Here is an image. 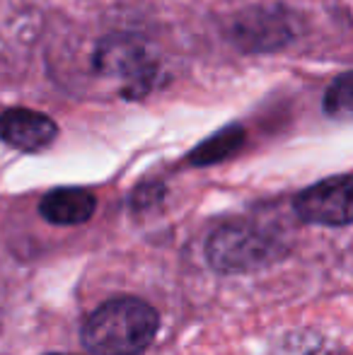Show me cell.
Returning <instances> with one entry per match:
<instances>
[{
	"mask_svg": "<svg viewBox=\"0 0 353 355\" xmlns=\"http://www.w3.org/2000/svg\"><path fill=\"white\" fill-rule=\"evenodd\" d=\"M160 317L138 297L104 302L83 327V343L92 355H138L153 343Z\"/></svg>",
	"mask_w": 353,
	"mask_h": 355,
	"instance_id": "6da1fadb",
	"label": "cell"
},
{
	"mask_svg": "<svg viewBox=\"0 0 353 355\" xmlns=\"http://www.w3.org/2000/svg\"><path fill=\"white\" fill-rule=\"evenodd\" d=\"M208 261L221 273H242L271 259L273 242L252 225H225L208 239Z\"/></svg>",
	"mask_w": 353,
	"mask_h": 355,
	"instance_id": "7a4b0ae2",
	"label": "cell"
},
{
	"mask_svg": "<svg viewBox=\"0 0 353 355\" xmlns=\"http://www.w3.org/2000/svg\"><path fill=\"white\" fill-rule=\"evenodd\" d=\"M295 213L307 223L349 225L351 223V177H332L305 189L295 198Z\"/></svg>",
	"mask_w": 353,
	"mask_h": 355,
	"instance_id": "3957f363",
	"label": "cell"
},
{
	"mask_svg": "<svg viewBox=\"0 0 353 355\" xmlns=\"http://www.w3.org/2000/svg\"><path fill=\"white\" fill-rule=\"evenodd\" d=\"M94 63H97L99 73L109 75V78H121L123 83H128V87L133 85V87L143 89L153 78V61L143 44L131 37H121V34L102 39Z\"/></svg>",
	"mask_w": 353,
	"mask_h": 355,
	"instance_id": "277c9868",
	"label": "cell"
},
{
	"mask_svg": "<svg viewBox=\"0 0 353 355\" xmlns=\"http://www.w3.org/2000/svg\"><path fill=\"white\" fill-rule=\"evenodd\" d=\"M58 136V126L34 109H8L0 114V138L24 153H39Z\"/></svg>",
	"mask_w": 353,
	"mask_h": 355,
	"instance_id": "5b68a950",
	"label": "cell"
},
{
	"mask_svg": "<svg viewBox=\"0 0 353 355\" xmlns=\"http://www.w3.org/2000/svg\"><path fill=\"white\" fill-rule=\"evenodd\" d=\"M97 201L85 189H53L39 203V213L53 225H80L92 218Z\"/></svg>",
	"mask_w": 353,
	"mask_h": 355,
	"instance_id": "8992f818",
	"label": "cell"
},
{
	"mask_svg": "<svg viewBox=\"0 0 353 355\" xmlns=\"http://www.w3.org/2000/svg\"><path fill=\"white\" fill-rule=\"evenodd\" d=\"M242 138H245L242 128L240 126H230V128H225V131L216 133L213 138H208L203 145H198L189 159H191L193 164H201V167H203V164L221 162V159L230 157V155L240 148Z\"/></svg>",
	"mask_w": 353,
	"mask_h": 355,
	"instance_id": "52a82bcc",
	"label": "cell"
},
{
	"mask_svg": "<svg viewBox=\"0 0 353 355\" xmlns=\"http://www.w3.org/2000/svg\"><path fill=\"white\" fill-rule=\"evenodd\" d=\"M351 73H344L329 85L325 97V112L334 119H346L351 114Z\"/></svg>",
	"mask_w": 353,
	"mask_h": 355,
	"instance_id": "ba28073f",
	"label": "cell"
},
{
	"mask_svg": "<svg viewBox=\"0 0 353 355\" xmlns=\"http://www.w3.org/2000/svg\"><path fill=\"white\" fill-rule=\"evenodd\" d=\"M51 355H66V353H51Z\"/></svg>",
	"mask_w": 353,
	"mask_h": 355,
	"instance_id": "9c48e42d",
	"label": "cell"
}]
</instances>
